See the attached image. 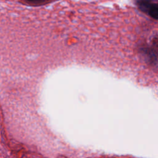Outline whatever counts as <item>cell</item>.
<instances>
[{
    "label": "cell",
    "mask_w": 158,
    "mask_h": 158,
    "mask_svg": "<svg viewBox=\"0 0 158 158\" xmlns=\"http://www.w3.org/2000/svg\"><path fill=\"white\" fill-rule=\"evenodd\" d=\"M135 5L143 12L148 13L152 3L151 0H134Z\"/></svg>",
    "instance_id": "cell-1"
},
{
    "label": "cell",
    "mask_w": 158,
    "mask_h": 158,
    "mask_svg": "<svg viewBox=\"0 0 158 158\" xmlns=\"http://www.w3.org/2000/svg\"><path fill=\"white\" fill-rule=\"evenodd\" d=\"M148 14L154 19L158 20V4L152 3Z\"/></svg>",
    "instance_id": "cell-2"
},
{
    "label": "cell",
    "mask_w": 158,
    "mask_h": 158,
    "mask_svg": "<svg viewBox=\"0 0 158 158\" xmlns=\"http://www.w3.org/2000/svg\"><path fill=\"white\" fill-rule=\"evenodd\" d=\"M29 1H42V0H28Z\"/></svg>",
    "instance_id": "cell-3"
}]
</instances>
